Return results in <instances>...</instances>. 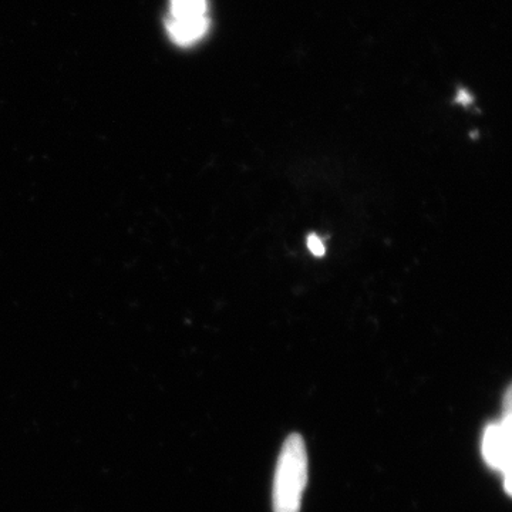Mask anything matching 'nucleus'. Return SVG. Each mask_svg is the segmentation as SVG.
I'll list each match as a JSON object with an SVG mask.
<instances>
[{
  "mask_svg": "<svg viewBox=\"0 0 512 512\" xmlns=\"http://www.w3.org/2000/svg\"><path fill=\"white\" fill-rule=\"evenodd\" d=\"M308 484V454L305 441L291 434L282 446L276 464L274 512L301 511L302 497Z\"/></svg>",
  "mask_w": 512,
  "mask_h": 512,
  "instance_id": "f257e3e1",
  "label": "nucleus"
},
{
  "mask_svg": "<svg viewBox=\"0 0 512 512\" xmlns=\"http://www.w3.org/2000/svg\"><path fill=\"white\" fill-rule=\"evenodd\" d=\"M208 26H210L208 16H205V18H170L167 20L168 35L173 39V42L180 46L194 45L207 33Z\"/></svg>",
  "mask_w": 512,
  "mask_h": 512,
  "instance_id": "f03ea898",
  "label": "nucleus"
},
{
  "mask_svg": "<svg viewBox=\"0 0 512 512\" xmlns=\"http://www.w3.org/2000/svg\"><path fill=\"white\" fill-rule=\"evenodd\" d=\"M207 0H171V16L173 19H194L207 16Z\"/></svg>",
  "mask_w": 512,
  "mask_h": 512,
  "instance_id": "7ed1b4c3",
  "label": "nucleus"
},
{
  "mask_svg": "<svg viewBox=\"0 0 512 512\" xmlns=\"http://www.w3.org/2000/svg\"><path fill=\"white\" fill-rule=\"evenodd\" d=\"M306 245H308V249L311 251L312 255L319 256L320 258V256L326 254L325 242H323V239L320 238L318 234L308 235Z\"/></svg>",
  "mask_w": 512,
  "mask_h": 512,
  "instance_id": "20e7f679",
  "label": "nucleus"
},
{
  "mask_svg": "<svg viewBox=\"0 0 512 512\" xmlns=\"http://www.w3.org/2000/svg\"><path fill=\"white\" fill-rule=\"evenodd\" d=\"M504 488L505 491H507L508 494L512 497V473L507 474V476H504Z\"/></svg>",
  "mask_w": 512,
  "mask_h": 512,
  "instance_id": "39448f33",
  "label": "nucleus"
}]
</instances>
